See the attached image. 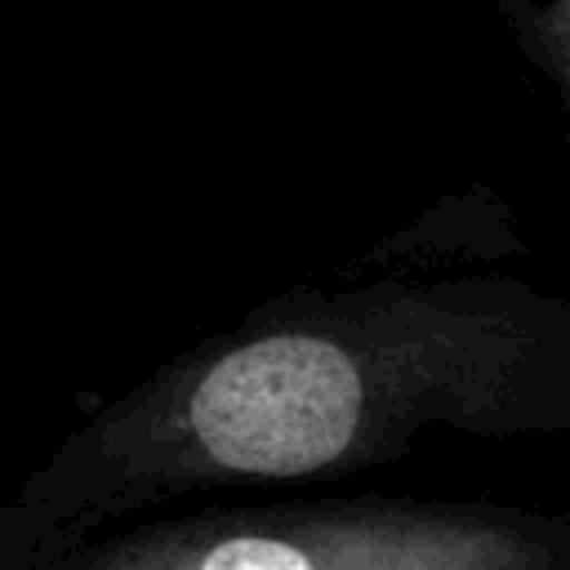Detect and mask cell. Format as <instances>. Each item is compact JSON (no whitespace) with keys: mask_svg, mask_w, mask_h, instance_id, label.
Segmentation results:
<instances>
[{"mask_svg":"<svg viewBox=\"0 0 570 570\" xmlns=\"http://www.w3.org/2000/svg\"><path fill=\"white\" fill-rule=\"evenodd\" d=\"M530 71L552 89L570 138V0H481Z\"/></svg>","mask_w":570,"mask_h":570,"instance_id":"3957f363","label":"cell"},{"mask_svg":"<svg viewBox=\"0 0 570 570\" xmlns=\"http://www.w3.org/2000/svg\"><path fill=\"white\" fill-rule=\"evenodd\" d=\"M53 570H570V517L494 499L285 485L125 517L67 548Z\"/></svg>","mask_w":570,"mask_h":570,"instance_id":"7a4b0ae2","label":"cell"},{"mask_svg":"<svg viewBox=\"0 0 570 570\" xmlns=\"http://www.w3.org/2000/svg\"><path fill=\"white\" fill-rule=\"evenodd\" d=\"M432 436H570L566 289L459 272L276 294L85 414L0 499V570H53L183 499L387 468Z\"/></svg>","mask_w":570,"mask_h":570,"instance_id":"6da1fadb","label":"cell"}]
</instances>
